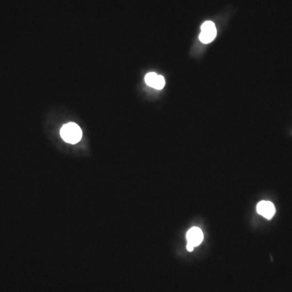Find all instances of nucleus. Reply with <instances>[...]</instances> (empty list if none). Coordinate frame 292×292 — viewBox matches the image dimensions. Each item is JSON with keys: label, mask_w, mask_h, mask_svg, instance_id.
Masks as SVG:
<instances>
[{"label": "nucleus", "mask_w": 292, "mask_h": 292, "mask_svg": "<svg viewBox=\"0 0 292 292\" xmlns=\"http://www.w3.org/2000/svg\"><path fill=\"white\" fill-rule=\"evenodd\" d=\"M257 211L260 215L263 216L266 219H271L275 216V206L272 202L268 201H260L257 206Z\"/></svg>", "instance_id": "obj_4"}, {"label": "nucleus", "mask_w": 292, "mask_h": 292, "mask_svg": "<svg viewBox=\"0 0 292 292\" xmlns=\"http://www.w3.org/2000/svg\"><path fill=\"white\" fill-rule=\"evenodd\" d=\"M60 135L67 143L77 144L81 139L82 131L77 124L68 123L61 129Z\"/></svg>", "instance_id": "obj_1"}, {"label": "nucleus", "mask_w": 292, "mask_h": 292, "mask_svg": "<svg viewBox=\"0 0 292 292\" xmlns=\"http://www.w3.org/2000/svg\"><path fill=\"white\" fill-rule=\"evenodd\" d=\"M203 232L200 228L196 227L191 228L187 233V240H188L187 249L189 252H192L195 247H197L201 244L203 241Z\"/></svg>", "instance_id": "obj_2"}, {"label": "nucleus", "mask_w": 292, "mask_h": 292, "mask_svg": "<svg viewBox=\"0 0 292 292\" xmlns=\"http://www.w3.org/2000/svg\"><path fill=\"white\" fill-rule=\"evenodd\" d=\"M217 36V30L214 23L212 21H206L201 25V32L200 34V41L204 44H209L215 39Z\"/></svg>", "instance_id": "obj_3"}, {"label": "nucleus", "mask_w": 292, "mask_h": 292, "mask_svg": "<svg viewBox=\"0 0 292 292\" xmlns=\"http://www.w3.org/2000/svg\"><path fill=\"white\" fill-rule=\"evenodd\" d=\"M158 80H159V75L156 74L155 72H149L145 77L146 84L152 88H155Z\"/></svg>", "instance_id": "obj_5"}, {"label": "nucleus", "mask_w": 292, "mask_h": 292, "mask_svg": "<svg viewBox=\"0 0 292 292\" xmlns=\"http://www.w3.org/2000/svg\"><path fill=\"white\" fill-rule=\"evenodd\" d=\"M165 84H166V82H165L164 77H162V76H159V80H158V81H157L156 86H155L154 89H163V87L165 86Z\"/></svg>", "instance_id": "obj_6"}]
</instances>
